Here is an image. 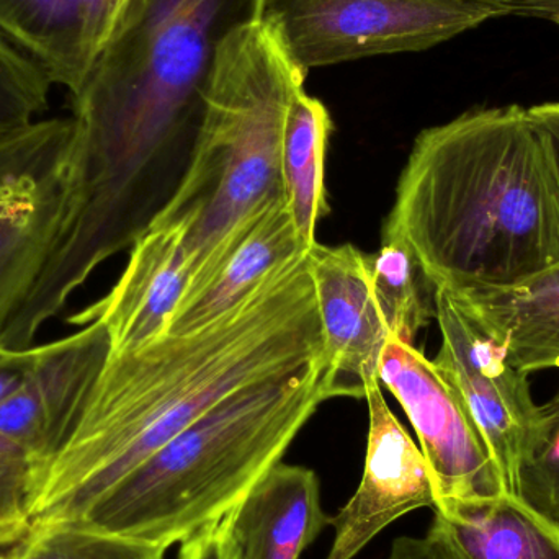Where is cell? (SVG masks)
Masks as SVG:
<instances>
[{"label":"cell","instance_id":"d6986e66","mask_svg":"<svg viewBox=\"0 0 559 559\" xmlns=\"http://www.w3.org/2000/svg\"><path fill=\"white\" fill-rule=\"evenodd\" d=\"M331 114L319 98L296 92L286 115L282 144V180L286 209L302 241L314 248L319 223L329 213L324 167Z\"/></svg>","mask_w":559,"mask_h":559},{"label":"cell","instance_id":"7a4b0ae2","mask_svg":"<svg viewBox=\"0 0 559 559\" xmlns=\"http://www.w3.org/2000/svg\"><path fill=\"white\" fill-rule=\"evenodd\" d=\"M321 355L309 254L205 328L111 352L81 419L39 472L32 524L74 521L223 397Z\"/></svg>","mask_w":559,"mask_h":559},{"label":"cell","instance_id":"3957f363","mask_svg":"<svg viewBox=\"0 0 559 559\" xmlns=\"http://www.w3.org/2000/svg\"><path fill=\"white\" fill-rule=\"evenodd\" d=\"M383 233L452 293L512 288L558 265V169L528 108H475L420 131Z\"/></svg>","mask_w":559,"mask_h":559},{"label":"cell","instance_id":"ba28073f","mask_svg":"<svg viewBox=\"0 0 559 559\" xmlns=\"http://www.w3.org/2000/svg\"><path fill=\"white\" fill-rule=\"evenodd\" d=\"M436 319L442 342L433 365L472 417L506 489L518 495L519 473L544 426L528 374L512 367L478 319L440 286L436 289Z\"/></svg>","mask_w":559,"mask_h":559},{"label":"cell","instance_id":"30bf717a","mask_svg":"<svg viewBox=\"0 0 559 559\" xmlns=\"http://www.w3.org/2000/svg\"><path fill=\"white\" fill-rule=\"evenodd\" d=\"M110 355L100 322L35 345L25 380L0 404V437L28 453L41 472L81 419Z\"/></svg>","mask_w":559,"mask_h":559},{"label":"cell","instance_id":"4316f807","mask_svg":"<svg viewBox=\"0 0 559 559\" xmlns=\"http://www.w3.org/2000/svg\"><path fill=\"white\" fill-rule=\"evenodd\" d=\"M489 10L492 15L532 16L559 26V0H463Z\"/></svg>","mask_w":559,"mask_h":559},{"label":"cell","instance_id":"7402d4cb","mask_svg":"<svg viewBox=\"0 0 559 559\" xmlns=\"http://www.w3.org/2000/svg\"><path fill=\"white\" fill-rule=\"evenodd\" d=\"M51 88L46 72L0 36V138L38 121Z\"/></svg>","mask_w":559,"mask_h":559},{"label":"cell","instance_id":"484cf974","mask_svg":"<svg viewBox=\"0 0 559 559\" xmlns=\"http://www.w3.org/2000/svg\"><path fill=\"white\" fill-rule=\"evenodd\" d=\"M177 559H238L229 540L225 519L183 540Z\"/></svg>","mask_w":559,"mask_h":559},{"label":"cell","instance_id":"d4e9b609","mask_svg":"<svg viewBox=\"0 0 559 559\" xmlns=\"http://www.w3.org/2000/svg\"><path fill=\"white\" fill-rule=\"evenodd\" d=\"M147 0H88V28L95 61L143 13Z\"/></svg>","mask_w":559,"mask_h":559},{"label":"cell","instance_id":"9a60e30c","mask_svg":"<svg viewBox=\"0 0 559 559\" xmlns=\"http://www.w3.org/2000/svg\"><path fill=\"white\" fill-rule=\"evenodd\" d=\"M238 559H299L331 525L312 469L280 462L225 518Z\"/></svg>","mask_w":559,"mask_h":559},{"label":"cell","instance_id":"6da1fadb","mask_svg":"<svg viewBox=\"0 0 559 559\" xmlns=\"http://www.w3.org/2000/svg\"><path fill=\"white\" fill-rule=\"evenodd\" d=\"M264 0H147L71 94V200L32 299L58 314L151 228L182 183L219 46Z\"/></svg>","mask_w":559,"mask_h":559},{"label":"cell","instance_id":"f546056e","mask_svg":"<svg viewBox=\"0 0 559 559\" xmlns=\"http://www.w3.org/2000/svg\"><path fill=\"white\" fill-rule=\"evenodd\" d=\"M528 114L550 143L559 176V102L535 105L528 108Z\"/></svg>","mask_w":559,"mask_h":559},{"label":"cell","instance_id":"2e32d148","mask_svg":"<svg viewBox=\"0 0 559 559\" xmlns=\"http://www.w3.org/2000/svg\"><path fill=\"white\" fill-rule=\"evenodd\" d=\"M432 531L455 559H559V528L519 495L439 502Z\"/></svg>","mask_w":559,"mask_h":559},{"label":"cell","instance_id":"8992f818","mask_svg":"<svg viewBox=\"0 0 559 559\" xmlns=\"http://www.w3.org/2000/svg\"><path fill=\"white\" fill-rule=\"evenodd\" d=\"M74 118L0 138V337L45 271L71 200Z\"/></svg>","mask_w":559,"mask_h":559},{"label":"cell","instance_id":"4fadbf2b","mask_svg":"<svg viewBox=\"0 0 559 559\" xmlns=\"http://www.w3.org/2000/svg\"><path fill=\"white\" fill-rule=\"evenodd\" d=\"M193 283L192 261L179 226L154 223L131 246L123 274L94 305L69 316L71 325L100 322L111 352H128L157 341Z\"/></svg>","mask_w":559,"mask_h":559},{"label":"cell","instance_id":"f1b7e54d","mask_svg":"<svg viewBox=\"0 0 559 559\" xmlns=\"http://www.w3.org/2000/svg\"><path fill=\"white\" fill-rule=\"evenodd\" d=\"M386 559H455L442 540L427 532L426 537H401L391 545Z\"/></svg>","mask_w":559,"mask_h":559},{"label":"cell","instance_id":"5bb4252c","mask_svg":"<svg viewBox=\"0 0 559 559\" xmlns=\"http://www.w3.org/2000/svg\"><path fill=\"white\" fill-rule=\"evenodd\" d=\"M311 249L299 236L285 200L271 203L226 239L187 293L167 334H186L218 321Z\"/></svg>","mask_w":559,"mask_h":559},{"label":"cell","instance_id":"277c9868","mask_svg":"<svg viewBox=\"0 0 559 559\" xmlns=\"http://www.w3.org/2000/svg\"><path fill=\"white\" fill-rule=\"evenodd\" d=\"M324 401L322 355L298 370L241 388L62 524L169 550L223 521L282 462Z\"/></svg>","mask_w":559,"mask_h":559},{"label":"cell","instance_id":"603a6c76","mask_svg":"<svg viewBox=\"0 0 559 559\" xmlns=\"http://www.w3.org/2000/svg\"><path fill=\"white\" fill-rule=\"evenodd\" d=\"M542 413V436L519 473L518 495L559 528V390Z\"/></svg>","mask_w":559,"mask_h":559},{"label":"cell","instance_id":"ac0fdd59","mask_svg":"<svg viewBox=\"0 0 559 559\" xmlns=\"http://www.w3.org/2000/svg\"><path fill=\"white\" fill-rule=\"evenodd\" d=\"M0 36L74 94L95 62L88 0H0Z\"/></svg>","mask_w":559,"mask_h":559},{"label":"cell","instance_id":"e0dca14e","mask_svg":"<svg viewBox=\"0 0 559 559\" xmlns=\"http://www.w3.org/2000/svg\"><path fill=\"white\" fill-rule=\"evenodd\" d=\"M452 295L498 342L512 367L527 374L559 368V264L512 288Z\"/></svg>","mask_w":559,"mask_h":559},{"label":"cell","instance_id":"5b68a950","mask_svg":"<svg viewBox=\"0 0 559 559\" xmlns=\"http://www.w3.org/2000/svg\"><path fill=\"white\" fill-rule=\"evenodd\" d=\"M306 75L264 15L236 28L219 46L192 160L154 222L182 229L193 283L242 223L285 200L283 131Z\"/></svg>","mask_w":559,"mask_h":559},{"label":"cell","instance_id":"52a82bcc","mask_svg":"<svg viewBox=\"0 0 559 559\" xmlns=\"http://www.w3.org/2000/svg\"><path fill=\"white\" fill-rule=\"evenodd\" d=\"M264 16L306 71L426 51L495 19L463 0H264Z\"/></svg>","mask_w":559,"mask_h":559},{"label":"cell","instance_id":"44dd1931","mask_svg":"<svg viewBox=\"0 0 559 559\" xmlns=\"http://www.w3.org/2000/svg\"><path fill=\"white\" fill-rule=\"evenodd\" d=\"M7 559H164L167 548L68 524H33Z\"/></svg>","mask_w":559,"mask_h":559},{"label":"cell","instance_id":"ffe728a7","mask_svg":"<svg viewBox=\"0 0 559 559\" xmlns=\"http://www.w3.org/2000/svg\"><path fill=\"white\" fill-rule=\"evenodd\" d=\"M371 288L391 338L413 344L420 329L436 319V289L406 241L383 233V242L368 254Z\"/></svg>","mask_w":559,"mask_h":559},{"label":"cell","instance_id":"cb8c5ba5","mask_svg":"<svg viewBox=\"0 0 559 559\" xmlns=\"http://www.w3.org/2000/svg\"><path fill=\"white\" fill-rule=\"evenodd\" d=\"M38 473L28 453L0 437V548L19 544L32 528Z\"/></svg>","mask_w":559,"mask_h":559},{"label":"cell","instance_id":"9c48e42d","mask_svg":"<svg viewBox=\"0 0 559 559\" xmlns=\"http://www.w3.org/2000/svg\"><path fill=\"white\" fill-rule=\"evenodd\" d=\"M380 381L416 430L437 504L508 491L462 401L419 348L390 338L381 358Z\"/></svg>","mask_w":559,"mask_h":559},{"label":"cell","instance_id":"7c38bea8","mask_svg":"<svg viewBox=\"0 0 559 559\" xmlns=\"http://www.w3.org/2000/svg\"><path fill=\"white\" fill-rule=\"evenodd\" d=\"M365 401L368 437L364 476L350 501L331 518L335 537L328 559H354L397 519L437 504L426 456L388 406L383 386L373 388Z\"/></svg>","mask_w":559,"mask_h":559},{"label":"cell","instance_id":"83f0119b","mask_svg":"<svg viewBox=\"0 0 559 559\" xmlns=\"http://www.w3.org/2000/svg\"><path fill=\"white\" fill-rule=\"evenodd\" d=\"M35 358V345L29 348H10L0 344V404L12 396L25 380Z\"/></svg>","mask_w":559,"mask_h":559},{"label":"cell","instance_id":"8fae6325","mask_svg":"<svg viewBox=\"0 0 559 559\" xmlns=\"http://www.w3.org/2000/svg\"><path fill=\"white\" fill-rule=\"evenodd\" d=\"M309 272L321 322L329 400H365L381 386V358L391 335L371 288L368 254L352 245H316Z\"/></svg>","mask_w":559,"mask_h":559},{"label":"cell","instance_id":"4dcf8cb0","mask_svg":"<svg viewBox=\"0 0 559 559\" xmlns=\"http://www.w3.org/2000/svg\"><path fill=\"white\" fill-rule=\"evenodd\" d=\"M0 559H7L5 557H2V555H0Z\"/></svg>","mask_w":559,"mask_h":559}]
</instances>
